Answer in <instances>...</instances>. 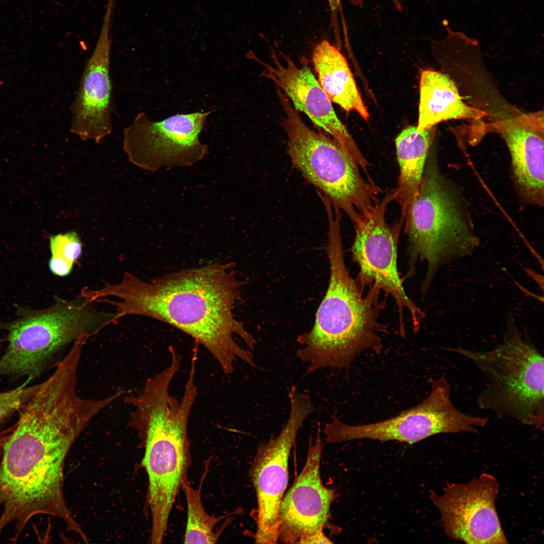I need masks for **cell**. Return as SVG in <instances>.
Wrapping results in <instances>:
<instances>
[{
	"instance_id": "cell-28",
	"label": "cell",
	"mask_w": 544,
	"mask_h": 544,
	"mask_svg": "<svg viewBox=\"0 0 544 544\" xmlns=\"http://www.w3.org/2000/svg\"><path fill=\"white\" fill-rule=\"evenodd\" d=\"M342 0H328L332 17L335 18Z\"/></svg>"
},
{
	"instance_id": "cell-19",
	"label": "cell",
	"mask_w": 544,
	"mask_h": 544,
	"mask_svg": "<svg viewBox=\"0 0 544 544\" xmlns=\"http://www.w3.org/2000/svg\"><path fill=\"white\" fill-rule=\"evenodd\" d=\"M312 61L318 82L332 102L349 113L355 111L365 120L369 114L353 75L339 49L327 40L317 44Z\"/></svg>"
},
{
	"instance_id": "cell-20",
	"label": "cell",
	"mask_w": 544,
	"mask_h": 544,
	"mask_svg": "<svg viewBox=\"0 0 544 544\" xmlns=\"http://www.w3.org/2000/svg\"><path fill=\"white\" fill-rule=\"evenodd\" d=\"M435 129L434 126L418 131L416 126H409L395 139L400 173L398 186L394 189V199L400 207L402 217L417 192Z\"/></svg>"
},
{
	"instance_id": "cell-4",
	"label": "cell",
	"mask_w": 544,
	"mask_h": 544,
	"mask_svg": "<svg viewBox=\"0 0 544 544\" xmlns=\"http://www.w3.org/2000/svg\"><path fill=\"white\" fill-rule=\"evenodd\" d=\"M173 374L166 370L148 378L141 392L125 399L132 407L130 423L145 448L143 464L149 480L151 541L162 542L170 514L191 464L188 422L197 395L188 377L180 400L170 394Z\"/></svg>"
},
{
	"instance_id": "cell-16",
	"label": "cell",
	"mask_w": 544,
	"mask_h": 544,
	"mask_svg": "<svg viewBox=\"0 0 544 544\" xmlns=\"http://www.w3.org/2000/svg\"><path fill=\"white\" fill-rule=\"evenodd\" d=\"M283 64L274 54L273 64L258 61L263 66V76L285 93L297 111L304 113L318 127L331 135L366 175L370 163L364 156L346 126L335 113L327 95L306 63L300 67L284 55Z\"/></svg>"
},
{
	"instance_id": "cell-21",
	"label": "cell",
	"mask_w": 544,
	"mask_h": 544,
	"mask_svg": "<svg viewBox=\"0 0 544 544\" xmlns=\"http://www.w3.org/2000/svg\"><path fill=\"white\" fill-rule=\"evenodd\" d=\"M205 471L197 489L191 487L187 479L182 485L186 497L187 520L184 535L185 543H216L220 537L226 524L218 531L214 529L218 523L227 515L215 517L208 514L205 510L201 501V490L208 471L209 462L206 463Z\"/></svg>"
},
{
	"instance_id": "cell-25",
	"label": "cell",
	"mask_w": 544,
	"mask_h": 544,
	"mask_svg": "<svg viewBox=\"0 0 544 544\" xmlns=\"http://www.w3.org/2000/svg\"><path fill=\"white\" fill-rule=\"evenodd\" d=\"M15 426L16 424L0 431V451L3 450L4 445L10 438Z\"/></svg>"
},
{
	"instance_id": "cell-11",
	"label": "cell",
	"mask_w": 544,
	"mask_h": 544,
	"mask_svg": "<svg viewBox=\"0 0 544 544\" xmlns=\"http://www.w3.org/2000/svg\"><path fill=\"white\" fill-rule=\"evenodd\" d=\"M288 396L291 407L285 426L278 436L258 446L250 468L257 501V543L279 541V508L288 483L290 454L300 428L314 408L309 396L295 386Z\"/></svg>"
},
{
	"instance_id": "cell-2",
	"label": "cell",
	"mask_w": 544,
	"mask_h": 544,
	"mask_svg": "<svg viewBox=\"0 0 544 544\" xmlns=\"http://www.w3.org/2000/svg\"><path fill=\"white\" fill-rule=\"evenodd\" d=\"M242 282L231 263L215 262L144 281L126 271L120 282L94 291L97 298L115 307L119 316L154 318L182 331L213 355L226 374L240 359L256 367L252 354L237 344L238 335L251 350L254 337L233 313Z\"/></svg>"
},
{
	"instance_id": "cell-29",
	"label": "cell",
	"mask_w": 544,
	"mask_h": 544,
	"mask_svg": "<svg viewBox=\"0 0 544 544\" xmlns=\"http://www.w3.org/2000/svg\"><path fill=\"white\" fill-rule=\"evenodd\" d=\"M4 340L0 338V343H1Z\"/></svg>"
},
{
	"instance_id": "cell-12",
	"label": "cell",
	"mask_w": 544,
	"mask_h": 544,
	"mask_svg": "<svg viewBox=\"0 0 544 544\" xmlns=\"http://www.w3.org/2000/svg\"><path fill=\"white\" fill-rule=\"evenodd\" d=\"M211 112L177 114L158 121L140 112L123 129L124 150L131 162L151 171L191 166L208 153L199 137Z\"/></svg>"
},
{
	"instance_id": "cell-1",
	"label": "cell",
	"mask_w": 544,
	"mask_h": 544,
	"mask_svg": "<svg viewBox=\"0 0 544 544\" xmlns=\"http://www.w3.org/2000/svg\"><path fill=\"white\" fill-rule=\"evenodd\" d=\"M14 430L0 462V532L15 524L17 542L28 521L45 514L61 519L84 541L86 534L66 505L63 467L72 446L90 417L62 392L38 390L19 412Z\"/></svg>"
},
{
	"instance_id": "cell-22",
	"label": "cell",
	"mask_w": 544,
	"mask_h": 544,
	"mask_svg": "<svg viewBox=\"0 0 544 544\" xmlns=\"http://www.w3.org/2000/svg\"><path fill=\"white\" fill-rule=\"evenodd\" d=\"M51 257L48 266L54 275L64 277L72 272L82 252V243L75 231L59 233L49 238Z\"/></svg>"
},
{
	"instance_id": "cell-23",
	"label": "cell",
	"mask_w": 544,
	"mask_h": 544,
	"mask_svg": "<svg viewBox=\"0 0 544 544\" xmlns=\"http://www.w3.org/2000/svg\"><path fill=\"white\" fill-rule=\"evenodd\" d=\"M26 380L17 388L0 392V426L19 412L40 387L41 382L28 386Z\"/></svg>"
},
{
	"instance_id": "cell-13",
	"label": "cell",
	"mask_w": 544,
	"mask_h": 544,
	"mask_svg": "<svg viewBox=\"0 0 544 544\" xmlns=\"http://www.w3.org/2000/svg\"><path fill=\"white\" fill-rule=\"evenodd\" d=\"M498 492L496 478L483 473L467 483L447 484L442 494L431 492L430 496L451 539L472 544L507 543L495 506Z\"/></svg>"
},
{
	"instance_id": "cell-26",
	"label": "cell",
	"mask_w": 544,
	"mask_h": 544,
	"mask_svg": "<svg viewBox=\"0 0 544 544\" xmlns=\"http://www.w3.org/2000/svg\"><path fill=\"white\" fill-rule=\"evenodd\" d=\"M524 269H525L526 272L527 273V275H528L531 278H532L537 283V285L541 288V291H543V276L535 273V271H533L531 269H529L528 268H524Z\"/></svg>"
},
{
	"instance_id": "cell-5",
	"label": "cell",
	"mask_w": 544,
	"mask_h": 544,
	"mask_svg": "<svg viewBox=\"0 0 544 544\" xmlns=\"http://www.w3.org/2000/svg\"><path fill=\"white\" fill-rule=\"evenodd\" d=\"M94 302L83 290L72 299L57 296L46 308L18 310V317L5 326L8 345L0 357V376L30 382L65 347L87 341L119 318L116 311L98 310Z\"/></svg>"
},
{
	"instance_id": "cell-3",
	"label": "cell",
	"mask_w": 544,
	"mask_h": 544,
	"mask_svg": "<svg viewBox=\"0 0 544 544\" xmlns=\"http://www.w3.org/2000/svg\"><path fill=\"white\" fill-rule=\"evenodd\" d=\"M328 223V289L313 327L297 339L302 347L296 355L307 363L306 375L325 368H347L364 351L380 353L381 335L388 333L379 320L385 306L381 290L373 284L364 294L365 287L351 277L345 264L340 219L330 218Z\"/></svg>"
},
{
	"instance_id": "cell-15",
	"label": "cell",
	"mask_w": 544,
	"mask_h": 544,
	"mask_svg": "<svg viewBox=\"0 0 544 544\" xmlns=\"http://www.w3.org/2000/svg\"><path fill=\"white\" fill-rule=\"evenodd\" d=\"M320 431L319 423L315 441L310 440L303 468L281 503L278 540L281 542L301 543L323 531L328 523L335 493L324 486L320 477Z\"/></svg>"
},
{
	"instance_id": "cell-14",
	"label": "cell",
	"mask_w": 544,
	"mask_h": 544,
	"mask_svg": "<svg viewBox=\"0 0 544 544\" xmlns=\"http://www.w3.org/2000/svg\"><path fill=\"white\" fill-rule=\"evenodd\" d=\"M113 7L107 4L98 39L72 105L70 131L83 141L100 143L112 130L110 62Z\"/></svg>"
},
{
	"instance_id": "cell-17",
	"label": "cell",
	"mask_w": 544,
	"mask_h": 544,
	"mask_svg": "<svg viewBox=\"0 0 544 544\" xmlns=\"http://www.w3.org/2000/svg\"><path fill=\"white\" fill-rule=\"evenodd\" d=\"M496 128L509 150L516 184L528 202L543 201L542 112L523 114L498 122Z\"/></svg>"
},
{
	"instance_id": "cell-24",
	"label": "cell",
	"mask_w": 544,
	"mask_h": 544,
	"mask_svg": "<svg viewBox=\"0 0 544 544\" xmlns=\"http://www.w3.org/2000/svg\"><path fill=\"white\" fill-rule=\"evenodd\" d=\"M332 542L324 533L323 531L318 532L305 539L301 543H332Z\"/></svg>"
},
{
	"instance_id": "cell-7",
	"label": "cell",
	"mask_w": 544,
	"mask_h": 544,
	"mask_svg": "<svg viewBox=\"0 0 544 544\" xmlns=\"http://www.w3.org/2000/svg\"><path fill=\"white\" fill-rule=\"evenodd\" d=\"M462 199L443 177L437 161L427 160L416 194L402 217L410 261L427 262L424 290L442 265L471 254L480 244Z\"/></svg>"
},
{
	"instance_id": "cell-27",
	"label": "cell",
	"mask_w": 544,
	"mask_h": 544,
	"mask_svg": "<svg viewBox=\"0 0 544 544\" xmlns=\"http://www.w3.org/2000/svg\"><path fill=\"white\" fill-rule=\"evenodd\" d=\"M390 1L393 3L394 7H395V8L397 10H398L399 11L401 10L402 6H401V3H400V2L398 0H390ZM364 1H365V0H351V2L354 6L360 7V8H362L363 6L364 3Z\"/></svg>"
},
{
	"instance_id": "cell-10",
	"label": "cell",
	"mask_w": 544,
	"mask_h": 544,
	"mask_svg": "<svg viewBox=\"0 0 544 544\" xmlns=\"http://www.w3.org/2000/svg\"><path fill=\"white\" fill-rule=\"evenodd\" d=\"M394 190L387 193L370 209L358 213L351 221L355 231L352 257L360 268L356 278L364 287L376 284L395 301L399 322L403 326L404 310H408L415 328L424 316L404 292L397 269V247L404 222L401 217L392 225L385 219L388 204L394 199Z\"/></svg>"
},
{
	"instance_id": "cell-6",
	"label": "cell",
	"mask_w": 544,
	"mask_h": 544,
	"mask_svg": "<svg viewBox=\"0 0 544 544\" xmlns=\"http://www.w3.org/2000/svg\"><path fill=\"white\" fill-rule=\"evenodd\" d=\"M448 350L471 361L486 377V386L477 398L479 409L543 430L544 358L519 331L512 314L508 315L501 343L492 349Z\"/></svg>"
},
{
	"instance_id": "cell-18",
	"label": "cell",
	"mask_w": 544,
	"mask_h": 544,
	"mask_svg": "<svg viewBox=\"0 0 544 544\" xmlns=\"http://www.w3.org/2000/svg\"><path fill=\"white\" fill-rule=\"evenodd\" d=\"M418 131L452 119H479L486 115L462 100L455 82L445 74L422 70L420 78Z\"/></svg>"
},
{
	"instance_id": "cell-8",
	"label": "cell",
	"mask_w": 544,
	"mask_h": 544,
	"mask_svg": "<svg viewBox=\"0 0 544 544\" xmlns=\"http://www.w3.org/2000/svg\"><path fill=\"white\" fill-rule=\"evenodd\" d=\"M277 93L286 114L283 126L293 166L351 221L370 209L379 200L376 195L381 189L362 176L358 165L336 141L309 128L285 94L279 89Z\"/></svg>"
},
{
	"instance_id": "cell-9",
	"label": "cell",
	"mask_w": 544,
	"mask_h": 544,
	"mask_svg": "<svg viewBox=\"0 0 544 544\" xmlns=\"http://www.w3.org/2000/svg\"><path fill=\"white\" fill-rule=\"evenodd\" d=\"M430 391L417 405L397 416L378 422L350 425L335 416L325 425V441L336 443L370 439L381 442L397 441L414 444L442 433H477L486 426V417L464 413L454 405L451 388L445 375L429 380Z\"/></svg>"
}]
</instances>
